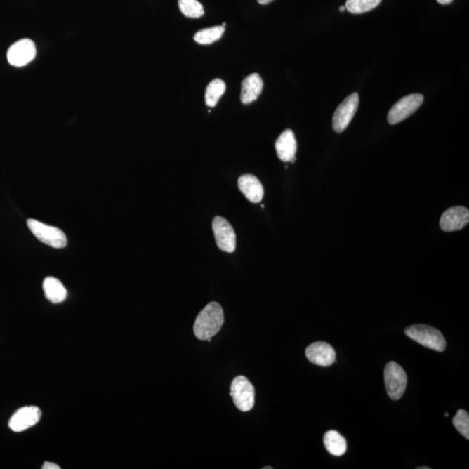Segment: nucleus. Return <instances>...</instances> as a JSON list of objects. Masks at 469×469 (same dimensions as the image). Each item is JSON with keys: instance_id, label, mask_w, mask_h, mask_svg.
<instances>
[{"instance_id": "obj_1", "label": "nucleus", "mask_w": 469, "mask_h": 469, "mask_svg": "<svg viewBox=\"0 0 469 469\" xmlns=\"http://www.w3.org/2000/svg\"><path fill=\"white\" fill-rule=\"evenodd\" d=\"M225 322V315L219 303L212 302L200 311L194 324V334L199 340H208L217 335Z\"/></svg>"}, {"instance_id": "obj_2", "label": "nucleus", "mask_w": 469, "mask_h": 469, "mask_svg": "<svg viewBox=\"0 0 469 469\" xmlns=\"http://www.w3.org/2000/svg\"><path fill=\"white\" fill-rule=\"evenodd\" d=\"M405 334L410 339L416 341L428 349L438 352L446 350L447 343L444 336L437 329L424 324L409 326L405 329Z\"/></svg>"}, {"instance_id": "obj_3", "label": "nucleus", "mask_w": 469, "mask_h": 469, "mask_svg": "<svg viewBox=\"0 0 469 469\" xmlns=\"http://www.w3.org/2000/svg\"><path fill=\"white\" fill-rule=\"evenodd\" d=\"M384 380L388 397L394 401L401 399L408 384V376L404 369L395 362H388L384 369Z\"/></svg>"}, {"instance_id": "obj_4", "label": "nucleus", "mask_w": 469, "mask_h": 469, "mask_svg": "<svg viewBox=\"0 0 469 469\" xmlns=\"http://www.w3.org/2000/svg\"><path fill=\"white\" fill-rule=\"evenodd\" d=\"M27 226L40 242L51 247L61 249L67 245V236L56 227L47 225L35 219H28Z\"/></svg>"}, {"instance_id": "obj_5", "label": "nucleus", "mask_w": 469, "mask_h": 469, "mask_svg": "<svg viewBox=\"0 0 469 469\" xmlns=\"http://www.w3.org/2000/svg\"><path fill=\"white\" fill-rule=\"evenodd\" d=\"M230 395L234 405L241 411L248 412L255 404V388L246 377L239 376L233 380Z\"/></svg>"}, {"instance_id": "obj_6", "label": "nucleus", "mask_w": 469, "mask_h": 469, "mask_svg": "<svg viewBox=\"0 0 469 469\" xmlns=\"http://www.w3.org/2000/svg\"><path fill=\"white\" fill-rule=\"evenodd\" d=\"M424 98L421 94H411L402 98L393 107L388 115V121L390 124H397L408 119L410 115L416 112L423 105Z\"/></svg>"}, {"instance_id": "obj_7", "label": "nucleus", "mask_w": 469, "mask_h": 469, "mask_svg": "<svg viewBox=\"0 0 469 469\" xmlns=\"http://www.w3.org/2000/svg\"><path fill=\"white\" fill-rule=\"evenodd\" d=\"M359 106L357 93H352L337 107L333 116V129L336 133H343L349 126Z\"/></svg>"}, {"instance_id": "obj_8", "label": "nucleus", "mask_w": 469, "mask_h": 469, "mask_svg": "<svg viewBox=\"0 0 469 469\" xmlns=\"http://www.w3.org/2000/svg\"><path fill=\"white\" fill-rule=\"evenodd\" d=\"M212 230L220 250L228 253H232L236 250V233L232 225L225 218L218 216L216 217L212 222Z\"/></svg>"}, {"instance_id": "obj_9", "label": "nucleus", "mask_w": 469, "mask_h": 469, "mask_svg": "<svg viewBox=\"0 0 469 469\" xmlns=\"http://www.w3.org/2000/svg\"><path fill=\"white\" fill-rule=\"evenodd\" d=\"M36 56V46L31 39H24L11 46L7 60L13 67H22L31 63Z\"/></svg>"}, {"instance_id": "obj_10", "label": "nucleus", "mask_w": 469, "mask_h": 469, "mask_svg": "<svg viewBox=\"0 0 469 469\" xmlns=\"http://www.w3.org/2000/svg\"><path fill=\"white\" fill-rule=\"evenodd\" d=\"M41 410L36 406L21 408L11 417L9 428L13 432H23L35 426L41 418Z\"/></svg>"}, {"instance_id": "obj_11", "label": "nucleus", "mask_w": 469, "mask_h": 469, "mask_svg": "<svg viewBox=\"0 0 469 469\" xmlns=\"http://www.w3.org/2000/svg\"><path fill=\"white\" fill-rule=\"evenodd\" d=\"M469 211L463 206L448 209L440 220V227L446 232H456L468 225Z\"/></svg>"}, {"instance_id": "obj_12", "label": "nucleus", "mask_w": 469, "mask_h": 469, "mask_svg": "<svg viewBox=\"0 0 469 469\" xmlns=\"http://www.w3.org/2000/svg\"><path fill=\"white\" fill-rule=\"evenodd\" d=\"M308 360L320 367H329L336 362V351L331 344L317 342L307 347Z\"/></svg>"}, {"instance_id": "obj_13", "label": "nucleus", "mask_w": 469, "mask_h": 469, "mask_svg": "<svg viewBox=\"0 0 469 469\" xmlns=\"http://www.w3.org/2000/svg\"><path fill=\"white\" fill-rule=\"evenodd\" d=\"M276 151L280 160L285 163H294L296 153L298 151L294 133L291 130H286L280 135L276 142Z\"/></svg>"}, {"instance_id": "obj_14", "label": "nucleus", "mask_w": 469, "mask_h": 469, "mask_svg": "<svg viewBox=\"0 0 469 469\" xmlns=\"http://www.w3.org/2000/svg\"><path fill=\"white\" fill-rule=\"evenodd\" d=\"M238 188L251 203H259L265 195V190H263L261 182L253 175L241 176L238 179Z\"/></svg>"}, {"instance_id": "obj_15", "label": "nucleus", "mask_w": 469, "mask_h": 469, "mask_svg": "<svg viewBox=\"0 0 469 469\" xmlns=\"http://www.w3.org/2000/svg\"><path fill=\"white\" fill-rule=\"evenodd\" d=\"M263 82L258 73H252L242 83L241 101L244 105L251 104L262 93Z\"/></svg>"}, {"instance_id": "obj_16", "label": "nucleus", "mask_w": 469, "mask_h": 469, "mask_svg": "<svg viewBox=\"0 0 469 469\" xmlns=\"http://www.w3.org/2000/svg\"><path fill=\"white\" fill-rule=\"evenodd\" d=\"M44 292L47 299L53 303H60L67 299V291L57 278L46 277L43 283Z\"/></svg>"}, {"instance_id": "obj_17", "label": "nucleus", "mask_w": 469, "mask_h": 469, "mask_svg": "<svg viewBox=\"0 0 469 469\" xmlns=\"http://www.w3.org/2000/svg\"><path fill=\"white\" fill-rule=\"evenodd\" d=\"M325 449L335 456H342L347 451V442L343 435L336 430H329L324 435Z\"/></svg>"}, {"instance_id": "obj_18", "label": "nucleus", "mask_w": 469, "mask_h": 469, "mask_svg": "<svg viewBox=\"0 0 469 469\" xmlns=\"http://www.w3.org/2000/svg\"><path fill=\"white\" fill-rule=\"evenodd\" d=\"M226 84L222 79H214L208 84L206 93H205V103L209 107H215L220 98L225 93Z\"/></svg>"}, {"instance_id": "obj_19", "label": "nucleus", "mask_w": 469, "mask_h": 469, "mask_svg": "<svg viewBox=\"0 0 469 469\" xmlns=\"http://www.w3.org/2000/svg\"><path fill=\"white\" fill-rule=\"evenodd\" d=\"M225 27L223 25L211 28L204 29L197 32L194 36V39L200 45H211V44L218 41L225 32Z\"/></svg>"}, {"instance_id": "obj_20", "label": "nucleus", "mask_w": 469, "mask_h": 469, "mask_svg": "<svg viewBox=\"0 0 469 469\" xmlns=\"http://www.w3.org/2000/svg\"><path fill=\"white\" fill-rule=\"evenodd\" d=\"M382 0H347L346 10L353 14H361L369 12L379 6Z\"/></svg>"}, {"instance_id": "obj_21", "label": "nucleus", "mask_w": 469, "mask_h": 469, "mask_svg": "<svg viewBox=\"0 0 469 469\" xmlns=\"http://www.w3.org/2000/svg\"><path fill=\"white\" fill-rule=\"evenodd\" d=\"M179 8L185 16L200 18L204 14L203 5L197 0H178Z\"/></svg>"}, {"instance_id": "obj_22", "label": "nucleus", "mask_w": 469, "mask_h": 469, "mask_svg": "<svg viewBox=\"0 0 469 469\" xmlns=\"http://www.w3.org/2000/svg\"><path fill=\"white\" fill-rule=\"evenodd\" d=\"M453 424L461 435L467 440L469 439V416L466 410H458L454 417Z\"/></svg>"}, {"instance_id": "obj_23", "label": "nucleus", "mask_w": 469, "mask_h": 469, "mask_svg": "<svg viewBox=\"0 0 469 469\" xmlns=\"http://www.w3.org/2000/svg\"><path fill=\"white\" fill-rule=\"evenodd\" d=\"M43 469H60L61 468L58 466V465L53 463H49V461H46V463H44Z\"/></svg>"}, {"instance_id": "obj_24", "label": "nucleus", "mask_w": 469, "mask_h": 469, "mask_svg": "<svg viewBox=\"0 0 469 469\" xmlns=\"http://www.w3.org/2000/svg\"><path fill=\"white\" fill-rule=\"evenodd\" d=\"M437 2L441 5H448V4L452 3L453 0H437Z\"/></svg>"}, {"instance_id": "obj_25", "label": "nucleus", "mask_w": 469, "mask_h": 469, "mask_svg": "<svg viewBox=\"0 0 469 469\" xmlns=\"http://www.w3.org/2000/svg\"><path fill=\"white\" fill-rule=\"evenodd\" d=\"M258 1L259 4H261V5H267V4L272 2L273 0H258Z\"/></svg>"}, {"instance_id": "obj_26", "label": "nucleus", "mask_w": 469, "mask_h": 469, "mask_svg": "<svg viewBox=\"0 0 469 469\" xmlns=\"http://www.w3.org/2000/svg\"><path fill=\"white\" fill-rule=\"evenodd\" d=\"M345 10H346L345 6L340 7V12H344V11Z\"/></svg>"}, {"instance_id": "obj_27", "label": "nucleus", "mask_w": 469, "mask_h": 469, "mask_svg": "<svg viewBox=\"0 0 469 469\" xmlns=\"http://www.w3.org/2000/svg\"><path fill=\"white\" fill-rule=\"evenodd\" d=\"M418 469H430V468L423 467V468H418Z\"/></svg>"}, {"instance_id": "obj_28", "label": "nucleus", "mask_w": 469, "mask_h": 469, "mask_svg": "<svg viewBox=\"0 0 469 469\" xmlns=\"http://www.w3.org/2000/svg\"><path fill=\"white\" fill-rule=\"evenodd\" d=\"M263 469H272V468H271V467H265V468H263Z\"/></svg>"}]
</instances>
